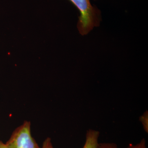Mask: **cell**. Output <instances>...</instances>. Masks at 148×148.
Instances as JSON below:
<instances>
[{
    "label": "cell",
    "instance_id": "1",
    "mask_svg": "<svg viewBox=\"0 0 148 148\" xmlns=\"http://www.w3.org/2000/svg\"><path fill=\"white\" fill-rule=\"evenodd\" d=\"M79 10L77 28L82 36L88 34L101 20V11L90 3V0H69Z\"/></svg>",
    "mask_w": 148,
    "mask_h": 148
},
{
    "label": "cell",
    "instance_id": "2",
    "mask_svg": "<svg viewBox=\"0 0 148 148\" xmlns=\"http://www.w3.org/2000/svg\"><path fill=\"white\" fill-rule=\"evenodd\" d=\"M5 144L8 148H41L32 137L29 121H24L14 130Z\"/></svg>",
    "mask_w": 148,
    "mask_h": 148
},
{
    "label": "cell",
    "instance_id": "3",
    "mask_svg": "<svg viewBox=\"0 0 148 148\" xmlns=\"http://www.w3.org/2000/svg\"><path fill=\"white\" fill-rule=\"evenodd\" d=\"M100 132L94 130L89 129L86 132L85 142L82 148H98Z\"/></svg>",
    "mask_w": 148,
    "mask_h": 148
},
{
    "label": "cell",
    "instance_id": "4",
    "mask_svg": "<svg viewBox=\"0 0 148 148\" xmlns=\"http://www.w3.org/2000/svg\"><path fill=\"white\" fill-rule=\"evenodd\" d=\"M140 120L142 122L143 125L144 129L145 130L146 132H148V112H146L141 117Z\"/></svg>",
    "mask_w": 148,
    "mask_h": 148
},
{
    "label": "cell",
    "instance_id": "5",
    "mask_svg": "<svg viewBox=\"0 0 148 148\" xmlns=\"http://www.w3.org/2000/svg\"><path fill=\"white\" fill-rule=\"evenodd\" d=\"M126 148H147L145 139H142L139 143L135 145H130Z\"/></svg>",
    "mask_w": 148,
    "mask_h": 148
},
{
    "label": "cell",
    "instance_id": "6",
    "mask_svg": "<svg viewBox=\"0 0 148 148\" xmlns=\"http://www.w3.org/2000/svg\"><path fill=\"white\" fill-rule=\"evenodd\" d=\"M98 148H119L115 144L113 143H99Z\"/></svg>",
    "mask_w": 148,
    "mask_h": 148
},
{
    "label": "cell",
    "instance_id": "7",
    "mask_svg": "<svg viewBox=\"0 0 148 148\" xmlns=\"http://www.w3.org/2000/svg\"><path fill=\"white\" fill-rule=\"evenodd\" d=\"M41 148H53L51 138H47L45 140Z\"/></svg>",
    "mask_w": 148,
    "mask_h": 148
},
{
    "label": "cell",
    "instance_id": "8",
    "mask_svg": "<svg viewBox=\"0 0 148 148\" xmlns=\"http://www.w3.org/2000/svg\"><path fill=\"white\" fill-rule=\"evenodd\" d=\"M0 148H8L5 143H3L2 141L0 140Z\"/></svg>",
    "mask_w": 148,
    "mask_h": 148
}]
</instances>
